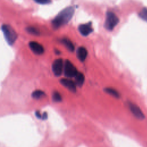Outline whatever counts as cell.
<instances>
[{
    "label": "cell",
    "instance_id": "18",
    "mask_svg": "<svg viewBox=\"0 0 147 147\" xmlns=\"http://www.w3.org/2000/svg\"><path fill=\"white\" fill-rule=\"evenodd\" d=\"M35 2L36 3H40V4H47V3H49L51 2V1H48V0H41V1H35Z\"/></svg>",
    "mask_w": 147,
    "mask_h": 147
},
{
    "label": "cell",
    "instance_id": "16",
    "mask_svg": "<svg viewBox=\"0 0 147 147\" xmlns=\"http://www.w3.org/2000/svg\"><path fill=\"white\" fill-rule=\"evenodd\" d=\"M52 99L54 102H61L62 100L61 95L60 94V93L59 92H57V91H55L53 92V95H52Z\"/></svg>",
    "mask_w": 147,
    "mask_h": 147
},
{
    "label": "cell",
    "instance_id": "19",
    "mask_svg": "<svg viewBox=\"0 0 147 147\" xmlns=\"http://www.w3.org/2000/svg\"><path fill=\"white\" fill-rule=\"evenodd\" d=\"M35 115H36V117L39 119H41L42 118V115L40 113V111H36L35 112Z\"/></svg>",
    "mask_w": 147,
    "mask_h": 147
},
{
    "label": "cell",
    "instance_id": "5",
    "mask_svg": "<svg viewBox=\"0 0 147 147\" xmlns=\"http://www.w3.org/2000/svg\"><path fill=\"white\" fill-rule=\"evenodd\" d=\"M63 69V61L61 59H56L52 64V71L55 76H59L61 75Z\"/></svg>",
    "mask_w": 147,
    "mask_h": 147
},
{
    "label": "cell",
    "instance_id": "13",
    "mask_svg": "<svg viewBox=\"0 0 147 147\" xmlns=\"http://www.w3.org/2000/svg\"><path fill=\"white\" fill-rule=\"evenodd\" d=\"M44 96H45V92L43 91L40 90H35L32 94V97L36 99H40V98L44 97Z\"/></svg>",
    "mask_w": 147,
    "mask_h": 147
},
{
    "label": "cell",
    "instance_id": "15",
    "mask_svg": "<svg viewBox=\"0 0 147 147\" xmlns=\"http://www.w3.org/2000/svg\"><path fill=\"white\" fill-rule=\"evenodd\" d=\"M138 14L142 20L147 22V8H143Z\"/></svg>",
    "mask_w": 147,
    "mask_h": 147
},
{
    "label": "cell",
    "instance_id": "8",
    "mask_svg": "<svg viewBox=\"0 0 147 147\" xmlns=\"http://www.w3.org/2000/svg\"><path fill=\"white\" fill-rule=\"evenodd\" d=\"M78 29L79 32L84 36H88L93 31L91 22L80 25L78 27Z\"/></svg>",
    "mask_w": 147,
    "mask_h": 147
},
{
    "label": "cell",
    "instance_id": "4",
    "mask_svg": "<svg viewBox=\"0 0 147 147\" xmlns=\"http://www.w3.org/2000/svg\"><path fill=\"white\" fill-rule=\"evenodd\" d=\"M64 75L67 78L75 77L78 73L76 67L68 60H66L64 66Z\"/></svg>",
    "mask_w": 147,
    "mask_h": 147
},
{
    "label": "cell",
    "instance_id": "11",
    "mask_svg": "<svg viewBox=\"0 0 147 147\" xmlns=\"http://www.w3.org/2000/svg\"><path fill=\"white\" fill-rule=\"evenodd\" d=\"M76 84L79 86L81 87L84 82V76L82 73L78 72L75 76Z\"/></svg>",
    "mask_w": 147,
    "mask_h": 147
},
{
    "label": "cell",
    "instance_id": "7",
    "mask_svg": "<svg viewBox=\"0 0 147 147\" xmlns=\"http://www.w3.org/2000/svg\"><path fill=\"white\" fill-rule=\"evenodd\" d=\"M30 49L37 55H41L44 52V47L38 42L36 41H30L29 43Z\"/></svg>",
    "mask_w": 147,
    "mask_h": 147
},
{
    "label": "cell",
    "instance_id": "1",
    "mask_svg": "<svg viewBox=\"0 0 147 147\" xmlns=\"http://www.w3.org/2000/svg\"><path fill=\"white\" fill-rule=\"evenodd\" d=\"M74 8L69 6L61 10L52 21V25L55 29H57L60 26L67 24L72 18L74 14Z\"/></svg>",
    "mask_w": 147,
    "mask_h": 147
},
{
    "label": "cell",
    "instance_id": "12",
    "mask_svg": "<svg viewBox=\"0 0 147 147\" xmlns=\"http://www.w3.org/2000/svg\"><path fill=\"white\" fill-rule=\"evenodd\" d=\"M61 42L64 44V45L67 47V48L69 51H74L75 49L74 45L72 41L69 40L68 38H63L61 40Z\"/></svg>",
    "mask_w": 147,
    "mask_h": 147
},
{
    "label": "cell",
    "instance_id": "3",
    "mask_svg": "<svg viewBox=\"0 0 147 147\" xmlns=\"http://www.w3.org/2000/svg\"><path fill=\"white\" fill-rule=\"evenodd\" d=\"M119 18L112 11H107L106 16L105 27L108 30H112L118 24Z\"/></svg>",
    "mask_w": 147,
    "mask_h": 147
},
{
    "label": "cell",
    "instance_id": "14",
    "mask_svg": "<svg viewBox=\"0 0 147 147\" xmlns=\"http://www.w3.org/2000/svg\"><path fill=\"white\" fill-rule=\"evenodd\" d=\"M105 91L106 92L109 94L110 95L115 97V98H119V94L118 93V92L117 91H116L115 90L112 88H106L105 89Z\"/></svg>",
    "mask_w": 147,
    "mask_h": 147
},
{
    "label": "cell",
    "instance_id": "2",
    "mask_svg": "<svg viewBox=\"0 0 147 147\" xmlns=\"http://www.w3.org/2000/svg\"><path fill=\"white\" fill-rule=\"evenodd\" d=\"M1 29L8 44L13 45L17 38V34L15 30L7 24H3L1 26Z\"/></svg>",
    "mask_w": 147,
    "mask_h": 147
},
{
    "label": "cell",
    "instance_id": "10",
    "mask_svg": "<svg viewBox=\"0 0 147 147\" xmlns=\"http://www.w3.org/2000/svg\"><path fill=\"white\" fill-rule=\"evenodd\" d=\"M87 49L83 47H79L76 51V55L77 57L79 59V60L81 61H83L85 60L87 56Z\"/></svg>",
    "mask_w": 147,
    "mask_h": 147
},
{
    "label": "cell",
    "instance_id": "9",
    "mask_svg": "<svg viewBox=\"0 0 147 147\" xmlns=\"http://www.w3.org/2000/svg\"><path fill=\"white\" fill-rule=\"evenodd\" d=\"M60 83L63 84L64 87L67 88L72 92H76V88L75 83L71 80L68 79H62L60 80Z\"/></svg>",
    "mask_w": 147,
    "mask_h": 147
},
{
    "label": "cell",
    "instance_id": "17",
    "mask_svg": "<svg viewBox=\"0 0 147 147\" xmlns=\"http://www.w3.org/2000/svg\"><path fill=\"white\" fill-rule=\"evenodd\" d=\"M26 30L28 33L32 34H35V35H38L39 34V31L34 27H28L26 28Z\"/></svg>",
    "mask_w": 147,
    "mask_h": 147
},
{
    "label": "cell",
    "instance_id": "6",
    "mask_svg": "<svg viewBox=\"0 0 147 147\" xmlns=\"http://www.w3.org/2000/svg\"><path fill=\"white\" fill-rule=\"evenodd\" d=\"M129 107L131 112L137 118H138V119H143L145 118V115L143 112L137 105L133 103L129 102Z\"/></svg>",
    "mask_w": 147,
    "mask_h": 147
},
{
    "label": "cell",
    "instance_id": "20",
    "mask_svg": "<svg viewBox=\"0 0 147 147\" xmlns=\"http://www.w3.org/2000/svg\"><path fill=\"white\" fill-rule=\"evenodd\" d=\"M47 118V113L46 112H44L43 113V114H42V118L41 119H43V120H45Z\"/></svg>",
    "mask_w": 147,
    "mask_h": 147
}]
</instances>
